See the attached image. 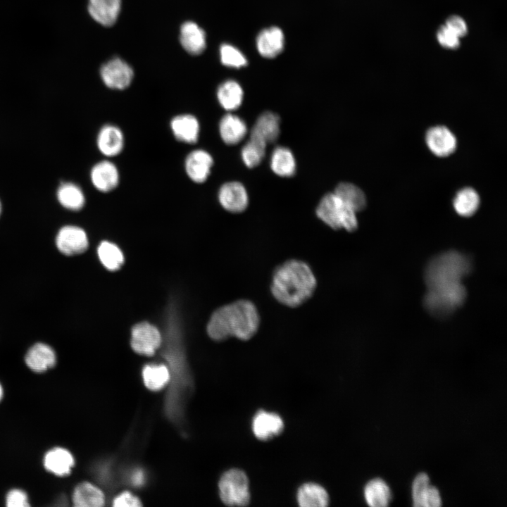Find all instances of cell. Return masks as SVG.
Wrapping results in <instances>:
<instances>
[{
	"mask_svg": "<svg viewBox=\"0 0 507 507\" xmlns=\"http://www.w3.org/2000/svg\"><path fill=\"white\" fill-rule=\"evenodd\" d=\"M93 186L101 192L113 191L119 184L120 173L117 166L108 160L96 163L90 171Z\"/></svg>",
	"mask_w": 507,
	"mask_h": 507,
	"instance_id": "13",
	"label": "cell"
},
{
	"mask_svg": "<svg viewBox=\"0 0 507 507\" xmlns=\"http://www.w3.org/2000/svg\"><path fill=\"white\" fill-rule=\"evenodd\" d=\"M56 196L63 207L71 211H79L85 204L83 191L73 182L61 183L57 189Z\"/></svg>",
	"mask_w": 507,
	"mask_h": 507,
	"instance_id": "28",
	"label": "cell"
},
{
	"mask_svg": "<svg viewBox=\"0 0 507 507\" xmlns=\"http://www.w3.org/2000/svg\"><path fill=\"white\" fill-rule=\"evenodd\" d=\"M106 86L113 89H124L130 86L134 77L132 68L123 60L115 58L104 64L100 71Z\"/></svg>",
	"mask_w": 507,
	"mask_h": 507,
	"instance_id": "7",
	"label": "cell"
},
{
	"mask_svg": "<svg viewBox=\"0 0 507 507\" xmlns=\"http://www.w3.org/2000/svg\"><path fill=\"white\" fill-rule=\"evenodd\" d=\"M25 362L32 371L41 373L55 366L56 355L50 346L39 342L29 349L25 356Z\"/></svg>",
	"mask_w": 507,
	"mask_h": 507,
	"instance_id": "17",
	"label": "cell"
},
{
	"mask_svg": "<svg viewBox=\"0 0 507 507\" xmlns=\"http://www.w3.org/2000/svg\"><path fill=\"white\" fill-rule=\"evenodd\" d=\"M259 325L260 316L254 303L240 299L215 311L208 321L207 332L215 341L230 337L247 341L256 334Z\"/></svg>",
	"mask_w": 507,
	"mask_h": 507,
	"instance_id": "2",
	"label": "cell"
},
{
	"mask_svg": "<svg viewBox=\"0 0 507 507\" xmlns=\"http://www.w3.org/2000/svg\"><path fill=\"white\" fill-rule=\"evenodd\" d=\"M318 218L334 230L353 232L358 227L356 212L334 192L323 196L316 208Z\"/></svg>",
	"mask_w": 507,
	"mask_h": 507,
	"instance_id": "4",
	"label": "cell"
},
{
	"mask_svg": "<svg viewBox=\"0 0 507 507\" xmlns=\"http://www.w3.org/2000/svg\"><path fill=\"white\" fill-rule=\"evenodd\" d=\"M104 495L95 485L83 482L75 488L73 494V503L77 507H100L104 505Z\"/></svg>",
	"mask_w": 507,
	"mask_h": 507,
	"instance_id": "25",
	"label": "cell"
},
{
	"mask_svg": "<svg viewBox=\"0 0 507 507\" xmlns=\"http://www.w3.org/2000/svg\"><path fill=\"white\" fill-rule=\"evenodd\" d=\"M219 133L222 140L228 145L240 142L247 133L245 122L231 113L225 114L219 123Z\"/></svg>",
	"mask_w": 507,
	"mask_h": 507,
	"instance_id": "22",
	"label": "cell"
},
{
	"mask_svg": "<svg viewBox=\"0 0 507 507\" xmlns=\"http://www.w3.org/2000/svg\"><path fill=\"white\" fill-rule=\"evenodd\" d=\"M180 40L184 50L192 55L202 53L206 47L204 31L192 21H187L182 25Z\"/></svg>",
	"mask_w": 507,
	"mask_h": 507,
	"instance_id": "24",
	"label": "cell"
},
{
	"mask_svg": "<svg viewBox=\"0 0 507 507\" xmlns=\"http://www.w3.org/2000/svg\"><path fill=\"white\" fill-rule=\"evenodd\" d=\"M243 89L234 80H227L218 88L217 99L220 105L227 111L237 109L243 101Z\"/></svg>",
	"mask_w": 507,
	"mask_h": 507,
	"instance_id": "26",
	"label": "cell"
},
{
	"mask_svg": "<svg viewBox=\"0 0 507 507\" xmlns=\"http://www.w3.org/2000/svg\"><path fill=\"white\" fill-rule=\"evenodd\" d=\"M366 503L372 507H384L389 505L392 492L387 484L380 478L369 481L364 488Z\"/></svg>",
	"mask_w": 507,
	"mask_h": 507,
	"instance_id": "29",
	"label": "cell"
},
{
	"mask_svg": "<svg viewBox=\"0 0 507 507\" xmlns=\"http://www.w3.org/2000/svg\"><path fill=\"white\" fill-rule=\"evenodd\" d=\"M220 59L223 64L229 67L240 68L247 64V61L242 53L230 44L220 46Z\"/></svg>",
	"mask_w": 507,
	"mask_h": 507,
	"instance_id": "36",
	"label": "cell"
},
{
	"mask_svg": "<svg viewBox=\"0 0 507 507\" xmlns=\"http://www.w3.org/2000/svg\"><path fill=\"white\" fill-rule=\"evenodd\" d=\"M142 503L138 498L129 492H124L118 495L113 501V506H140Z\"/></svg>",
	"mask_w": 507,
	"mask_h": 507,
	"instance_id": "40",
	"label": "cell"
},
{
	"mask_svg": "<svg viewBox=\"0 0 507 507\" xmlns=\"http://www.w3.org/2000/svg\"><path fill=\"white\" fill-rule=\"evenodd\" d=\"M284 35L277 27H272L261 31L256 39L258 53L265 58H273L283 49Z\"/></svg>",
	"mask_w": 507,
	"mask_h": 507,
	"instance_id": "23",
	"label": "cell"
},
{
	"mask_svg": "<svg viewBox=\"0 0 507 507\" xmlns=\"http://www.w3.org/2000/svg\"><path fill=\"white\" fill-rule=\"evenodd\" d=\"M121 0H89L88 12L91 17L104 26H111L117 20Z\"/></svg>",
	"mask_w": 507,
	"mask_h": 507,
	"instance_id": "21",
	"label": "cell"
},
{
	"mask_svg": "<svg viewBox=\"0 0 507 507\" xmlns=\"http://www.w3.org/2000/svg\"><path fill=\"white\" fill-rule=\"evenodd\" d=\"M429 149L437 156L446 157L456 149V139L454 134L444 126L430 128L425 135Z\"/></svg>",
	"mask_w": 507,
	"mask_h": 507,
	"instance_id": "14",
	"label": "cell"
},
{
	"mask_svg": "<svg viewBox=\"0 0 507 507\" xmlns=\"http://www.w3.org/2000/svg\"><path fill=\"white\" fill-rule=\"evenodd\" d=\"M6 505L8 507H27L30 506L28 496L26 492L20 489L10 490L6 496Z\"/></svg>",
	"mask_w": 507,
	"mask_h": 507,
	"instance_id": "38",
	"label": "cell"
},
{
	"mask_svg": "<svg viewBox=\"0 0 507 507\" xmlns=\"http://www.w3.org/2000/svg\"><path fill=\"white\" fill-rule=\"evenodd\" d=\"M161 337L158 329L148 323L135 325L132 330L131 346L139 353L151 356L159 347Z\"/></svg>",
	"mask_w": 507,
	"mask_h": 507,
	"instance_id": "8",
	"label": "cell"
},
{
	"mask_svg": "<svg viewBox=\"0 0 507 507\" xmlns=\"http://www.w3.org/2000/svg\"><path fill=\"white\" fill-rule=\"evenodd\" d=\"M471 270V262L466 255L451 251L434 257L428 263L425 280L428 289L461 282Z\"/></svg>",
	"mask_w": 507,
	"mask_h": 507,
	"instance_id": "3",
	"label": "cell"
},
{
	"mask_svg": "<svg viewBox=\"0 0 507 507\" xmlns=\"http://www.w3.org/2000/svg\"><path fill=\"white\" fill-rule=\"evenodd\" d=\"M74 463L72 453L63 447H54L49 450L43 459L46 470L58 477L68 475Z\"/></svg>",
	"mask_w": 507,
	"mask_h": 507,
	"instance_id": "20",
	"label": "cell"
},
{
	"mask_svg": "<svg viewBox=\"0 0 507 507\" xmlns=\"http://www.w3.org/2000/svg\"><path fill=\"white\" fill-rule=\"evenodd\" d=\"M265 144L250 138L241 151L242 158L246 166L252 168L258 165L265 156Z\"/></svg>",
	"mask_w": 507,
	"mask_h": 507,
	"instance_id": "35",
	"label": "cell"
},
{
	"mask_svg": "<svg viewBox=\"0 0 507 507\" xmlns=\"http://www.w3.org/2000/svg\"><path fill=\"white\" fill-rule=\"evenodd\" d=\"M280 117L273 112L263 113L256 120L250 133V138L267 146L278 138L280 134Z\"/></svg>",
	"mask_w": 507,
	"mask_h": 507,
	"instance_id": "16",
	"label": "cell"
},
{
	"mask_svg": "<svg viewBox=\"0 0 507 507\" xmlns=\"http://www.w3.org/2000/svg\"><path fill=\"white\" fill-rule=\"evenodd\" d=\"M445 25L459 38L465 36L468 33V27L465 20L458 15L449 17Z\"/></svg>",
	"mask_w": 507,
	"mask_h": 507,
	"instance_id": "39",
	"label": "cell"
},
{
	"mask_svg": "<svg viewBox=\"0 0 507 507\" xmlns=\"http://www.w3.org/2000/svg\"><path fill=\"white\" fill-rule=\"evenodd\" d=\"M221 500L228 506H246L250 500L249 480L246 474L239 469L225 472L219 482Z\"/></svg>",
	"mask_w": 507,
	"mask_h": 507,
	"instance_id": "6",
	"label": "cell"
},
{
	"mask_svg": "<svg viewBox=\"0 0 507 507\" xmlns=\"http://www.w3.org/2000/svg\"><path fill=\"white\" fill-rule=\"evenodd\" d=\"M437 39L439 44L445 49L455 50L460 46L459 37L445 25L439 27L437 32Z\"/></svg>",
	"mask_w": 507,
	"mask_h": 507,
	"instance_id": "37",
	"label": "cell"
},
{
	"mask_svg": "<svg viewBox=\"0 0 507 507\" xmlns=\"http://www.w3.org/2000/svg\"><path fill=\"white\" fill-rule=\"evenodd\" d=\"M317 280L308 263L298 259H290L274 271L270 290L281 304L290 308L298 307L313 294Z\"/></svg>",
	"mask_w": 507,
	"mask_h": 507,
	"instance_id": "1",
	"label": "cell"
},
{
	"mask_svg": "<svg viewBox=\"0 0 507 507\" xmlns=\"http://www.w3.org/2000/svg\"><path fill=\"white\" fill-rule=\"evenodd\" d=\"M96 145L99 151L106 157H113L121 153L125 145L122 130L116 125L107 124L98 132Z\"/></svg>",
	"mask_w": 507,
	"mask_h": 507,
	"instance_id": "15",
	"label": "cell"
},
{
	"mask_svg": "<svg viewBox=\"0 0 507 507\" xmlns=\"http://www.w3.org/2000/svg\"><path fill=\"white\" fill-rule=\"evenodd\" d=\"M218 199L224 209L233 213L243 212L249 204V196L246 188L237 181L223 184L218 191Z\"/></svg>",
	"mask_w": 507,
	"mask_h": 507,
	"instance_id": "9",
	"label": "cell"
},
{
	"mask_svg": "<svg viewBox=\"0 0 507 507\" xmlns=\"http://www.w3.org/2000/svg\"><path fill=\"white\" fill-rule=\"evenodd\" d=\"M170 130L175 139L186 144L197 142L200 125L198 119L191 114H180L172 118Z\"/></svg>",
	"mask_w": 507,
	"mask_h": 507,
	"instance_id": "18",
	"label": "cell"
},
{
	"mask_svg": "<svg viewBox=\"0 0 507 507\" xmlns=\"http://www.w3.org/2000/svg\"><path fill=\"white\" fill-rule=\"evenodd\" d=\"M142 375L145 385L151 390L162 389L170 379L168 369L163 365H146Z\"/></svg>",
	"mask_w": 507,
	"mask_h": 507,
	"instance_id": "33",
	"label": "cell"
},
{
	"mask_svg": "<svg viewBox=\"0 0 507 507\" xmlns=\"http://www.w3.org/2000/svg\"><path fill=\"white\" fill-rule=\"evenodd\" d=\"M283 427V421L277 414L265 411H258L252 423L254 435L261 440H267L279 434Z\"/></svg>",
	"mask_w": 507,
	"mask_h": 507,
	"instance_id": "19",
	"label": "cell"
},
{
	"mask_svg": "<svg viewBox=\"0 0 507 507\" xmlns=\"http://www.w3.org/2000/svg\"><path fill=\"white\" fill-rule=\"evenodd\" d=\"M56 244L61 253L73 256L84 252L88 246V239L84 230L75 225L63 227L58 232Z\"/></svg>",
	"mask_w": 507,
	"mask_h": 507,
	"instance_id": "10",
	"label": "cell"
},
{
	"mask_svg": "<svg viewBox=\"0 0 507 507\" xmlns=\"http://www.w3.org/2000/svg\"><path fill=\"white\" fill-rule=\"evenodd\" d=\"M3 396H4V389H3L2 385L0 383V401H1V399L3 398Z\"/></svg>",
	"mask_w": 507,
	"mask_h": 507,
	"instance_id": "41",
	"label": "cell"
},
{
	"mask_svg": "<svg viewBox=\"0 0 507 507\" xmlns=\"http://www.w3.org/2000/svg\"><path fill=\"white\" fill-rule=\"evenodd\" d=\"M270 168L277 175L292 177L296 172V161L292 152L284 146L275 148L270 158Z\"/></svg>",
	"mask_w": 507,
	"mask_h": 507,
	"instance_id": "30",
	"label": "cell"
},
{
	"mask_svg": "<svg viewBox=\"0 0 507 507\" xmlns=\"http://www.w3.org/2000/svg\"><path fill=\"white\" fill-rule=\"evenodd\" d=\"M213 165L212 156L203 149L192 151L184 161V170L188 177L196 183H203L209 175Z\"/></svg>",
	"mask_w": 507,
	"mask_h": 507,
	"instance_id": "11",
	"label": "cell"
},
{
	"mask_svg": "<svg viewBox=\"0 0 507 507\" xmlns=\"http://www.w3.org/2000/svg\"><path fill=\"white\" fill-rule=\"evenodd\" d=\"M98 255L102 264L110 270H118L124 258L120 249L114 244L103 242L98 247Z\"/></svg>",
	"mask_w": 507,
	"mask_h": 507,
	"instance_id": "34",
	"label": "cell"
},
{
	"mask_svg": "<svg viewBox=\"0 0 507 507\" xmlns=\"http://www.w3.org/2000/svg\"><path fill=\"white\" fill-rule=\"evenodd\" d=\"M466 291L461 282L428 289L424 303L434 315L445 316L456 310L464 301Z\"/></svg>",
	"mask_w": 507,
	"mask_h": 507,
	"instance_id": "5",
	"label": "cell"
},
{
	"mask_svg": "<svg viewBox=\"0 0 507 507\" xmlns=\"http://www.w3.org/2000/svg\"><path fill=\"white\" fill-rule=\"evenodd\" d=\"M480 206V197L475 189L465 187L458 192L453 199L456 213L463 217L472 215Z\"/></svg>",
	"mask_w": 507,
	"mask_h": 507,
	"instance_id": "32",
	"label": "cell"
},
{
	"mask_svg": "<svg viewBox=\"0 0 507 507\" xmlns=\"http://www.w3.org/2000/svg\"><path fill=\"white\" fill-rule=\"evenodd\" d=\"M412 499L414 506L439 507L442 499L439 490L430 483V478L425 472L419 473L412 484Z\"/></svg>",
	"mask_w": 507,
	"mask_h": 507,
	"instance_id": "12",
	"label": "cell"
},
{
	"mask_svg": "<svg viewBox=\"0 0 507 507\" xmlns=\"http://www.w3.org/2000/svg\"><path fill=\"white\" fill-rule=\"evenodd\" d=\"M1 208H1V201H0V215H1Z\"/></svg>",
	"mask_w": 507,
	"mask_h": 507,
	"instance_id": "42",
	"label": "cell"
},
{
	"mask_svg": "<svg viewBox=\"0 0 507 507\" xmlns=\"http://www.w3.org/2000/svg\"><path fill=\"white\" fill-rule=\"evenodd\" d=\"M297 501L301 507H325L328 504L329 496L320 485L306 483L299 489Z\"/></svg>",
	"mask_w": 507,
	"mask_h": 507,
	"instance_id": "27",
	"label": "cell"
},
{
	"mask_svg": "<svg viewBox=\"0 0 507 507\" xmlns=\"http://www.w3.org/2000/svg\"><path fill=\"white\" fill-rule=\"evenodd\" d=\"M334 192L356 213L363 210L366 206L365 194L352 183L341 182L336 187Z\"/></svg>",
	"mask_w": 507,
	"mask_h": 507,
	"instance_id": "31",
	"label": "cell"
}]
</instances>
